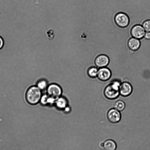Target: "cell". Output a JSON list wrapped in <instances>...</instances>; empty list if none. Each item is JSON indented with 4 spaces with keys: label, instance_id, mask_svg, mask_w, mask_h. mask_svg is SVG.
Wrapping results in <instances>:
<instances>
[{
    "label": "cell",
    "instance_id": "6da1fadb",
    "mask_svg": "<svg viewBox=\"0 0 150 150\" xmlns=\"http://www.w3.org/2000/svg\"><path fill=\"white\" fill-rule=\"evenodd\" d=\"M121 83L118 80H114L105 88L104 94L105 97L109 100L117 98L119 96V87Z\"/></svg>",
    "mask_w": 150,
    "mask_h": 150
},
{
    "label": "cell",
    "instance_id": "7a4b0ae2",
    "mask_svg": "<svg viewBox=\"0 0 150 150\" xmlns=\"http://www.w3.org/2000/svg\"><path fill=\"white\" fill-rule=\"evenodd\" d=\"M41 94V90L37 86H31L26 91L25 95L26 101L30 105H36L40 101Z\"/></svg>",
    "mask_w": 150,
    "mask_h": 150
},
{
    "label": "cell",
    "instance_id": "3957f363",
    "mask_svg": "<svg viewBox=\"0 0 150 150\" xmlns=\"http://www.w3.org/2000/svg\"><path fill=\"white\" fill-rule=\"evenodd\" d=\"M115 21L118 26L121 28H125L128 25L129 19L127 14L124 13L120 12L115 15Z\"/></svg>",
    "mask_w": 150,
    "mask_h": 150
},
{
    "label": "cell",
    "instance_id": "277c9868",
    "mask_svg": "<svg viewBox=\"0 0 150 150\" xmlns=\"http://www.w3.org/2000/svg\"><path fill=\"white\" fill-rule=\"evenodd\" d=\"M47 94L50 96L54 98L56 100L60 97L62 95V88L58 85L52 83L47 87Z\"/></svg>",
    "mask_w": 150,
    "mask_h": 150
},
{
    "label": "cell",
    "instance_id": "5b68a950",
    "mask_svg": "<svg viewBox=\"0 0 150 150\" xmlns=\"http://www.w3.org/2000/svg\"><path fill=\"white\" fill-rule=\"evenodd\" d=\"M107 116L108 121L114 124L118 122L121 118L120 111L114 108H111L108 111Z\"/></svg>",
    "mask_w": 150,
    "mask_h": 150
},
{
    "label": "cell",
    "instance_id": "8992f818",
    "mask_svg": "<svg viewBox=\"0 0 150 150\" xmlns=\"http://www.w3.org/2000/svg\"><path fill=\"white\" fill-rule=\"evenodd\" d=\"M146 32L142 25L139 24L134 26L131 30L132 37L139 40L144 37Z\"/></svg>",
    "mask_w": 150,
    "mask_h": 150
},
{
    "label": "cell",
    "instance_id": "52a82bcc",
    "mask_svg": "<svg viewBox=\"0 0 150 150\" xmlns=\"http://www.w3.org/2000/svg\"><path fill=\"white\" fill-rule=\"evenodd\" d=\"M110 62L109 57L107 55L104 54L98 55L94 60V63L96 66L99 68L106 67Z\"/></svg>",
    "mask_w": 150,
    "mask_h": 150
},
{
    "label": "cell",
    "instance_id": "ba28073f",
    "mask_svg": "<svg viewBox=\"0 0 150 150\" xmlns=\"http://www.w3.org/2000/svg\"><path fill=\"white\" fill-rule=\"evenodd\" d=\"M132 91V86L128 82L121 83L119 87V92L121 96L125 97L128 96L131 94Z\"/></svg>",
    "mask_w": 150,
    "mask_h": 150
},
{
    "label": "cell",
    "instance_id": "9c48e42d",
    "mask_svg": "<svg viewBox=\"0 0 150 150\" xmlns=\"http://www.w3.org/2000/svg\"><path fill=\"white\" fill-rule=\"evenodd\" d=\"M111 75L112 73L110 69L105 67L99 69L97 77L101 81H106L110 78Z\"/></svg>",
    "mask_w": 150,
    "mask_h": 150
},
{
    "label": "cell",
    "instance_id": "30bf717a",
    "mask_svg": "<svg viewBox=\"0 0 150 150\" xmlns=\"http://www.w3.org/2000/svg\"><path fill=\"white\" fill-rule=\"evenodd\" d=\"M128 45L130 49L133 51H136L140 47V42L139 39L132 37L129 39Z\"/></svg>",
    "mask_w": 150,
    "mask_h": 150
},
{
    "label": "cell",
    "instance_id": "8fae6325",
    "mask_svg": "<svg viewBox=\"0 0 150 150\" xmlns=\"http://www.w3.org/2000/svg\"><path fill=\"white\" fill-rule=\"evenodd\" d=\"M117 147L115 142L112 140L109 139L103 142L102 148L104 150H116Z\"/></svg>",
    "mask_w": 150,
    "mask_h": 150
},
{
    "label": "cell",
    "instance_id": "7c38bea8",
    "mask_svg": "<svg viewBox=\"0 0 150 150\" xmlns=\"http://www.w3.org/2000/svg\"><path fill=\"white\" fill-rule=\"evenodd\" d=\"M55 103L57 108L62 109L67 106V102L65 98L60 97L56 100Z\"/></svg>",
    "mask_w": 150,
    "mask_h": 150
},
{
    "label": "cell",
    "instance_id": "4fadbf2b",
    "mask_svg": "<svg viewBox=\"0 0 150 150\" xmlns=\"http://www.w3.org/2000/svg\"><path fill=\"white\" fill-rule=\"evenodd\" d=\"M114 108L119 111L123 110L125 107V102L121 100H118L116 101L113 105Z\"/></svg>",
    "mask_w": 150,
    "mask_h": 150
},
{
    "label": "cell",
    "instance_id": "5bb4252c",
    "mask_svg": "<svg viewBox=\"0 0 150 150\" xmlns=\"http://www.w3.org/2000/svg\"><path fill=\"white\" fill-rule=\"evenodd\" d=\"M98 70L97 67L94 66L91 67L88 70V74L91 78H96L97 77Z\"/></svg>",
    "mask_w": 150,
    "mask_h": 150
},
{
    "label": "cell",
    "instance_id": "9a60e30c",
    "mask_svg": "<svg viewBox=\"0 0 150 150\" xmlns=\"http://www.w3.org/2000/svg\"><path fill=\"white\" fill-rule=\"evenodd\" d=\"M47 83L45 80H42L39 81L37 84V86L41 90L45 89L47 88Z\"/></svg>",
    "mask_w": 150,
    "mask_h": 150
},
{
    "label": "cell",
    "instance_id": "2e32d148",
    "mask_svg": "<svg viewBox=\"0 0 150 150\" xmlns=\"http://www.w3.org/2000/svg\"><path fill=\"white\" fill-rule=\"evenodd\" d=\"M142 26L146 32H150V19L145 21L143 23Z\"/></svg>",
    "mask_w": 150,
    "mask_h": 150
},
{
    "label": "cell",
    "instance_id": "e0dca14e",
    "mask_svg": "<svg viewBox=\"0 0 150 150\" xmlns=\"http://www.w3.org/2000/svg\"><path fill=\"white\" fill-rule=\"evenodd\" d=\"M48 96L47 94H44L42 96L40 101L42 105H45L47 104V100Z\"/></svg>",
    "mask_w": 150,
    "mask_h": 150
},
{
    "label": "cell",
    "instance_id": "ac0fdd59",
    "mask_svg": "<svg viewBox=\"0 0 150 150\" xmlns=\"http://www.w3.org/2000/svg\"><path fill=\"white\" fill-rule=\"evenodd\" d=\"M56 100L54 98L49 96L47 100V104L52 105L55 103Z\"/></svg>",
    "mask_w": 150,
    "mask_h": 150
},
{
    "label": "cell",
    "instance_id": "d6986e66",
    "mask_svg": "<svg viewBox=\"0 0 150 150\" xmlns=\"http://www.w3.org/2000/svg\"><path fill=\"white\" fill-rule=\"evenodd\" d=\"M4 45V41L2 38L0 36V51L3 48Z\"/></svg>",
    "mask_w": 150,
    "mask_h": 150
},
{
    "label": "cell",
    "instance_id": "ffe728a7",
    "mask_svg": "<svg viewBox=\"0 0 150 150\" xmlns=\"http://www.w3.org/2000/svg\"><path fill=\"white\" fill-rule=\"evenodd\" d=\"M144 38L147 40H150V32H146Z\"/></svg>",
    "mask_w": 150,
    "mask_h": 150
},
{
    "label": "cell",
    "instance_id": "44dd1931",
    "mask_svg": "<svg viewBox=\"0 0 150 150\" xmlns=\"http://www.w3.org/2000/svg\"><path fill=\"white\" fill-rule=\"evenodd\" d=\"M64 109L65 112H69L70 110V108L67 106Z\"/></svg>",
    "mask_w": 150,
    "mask_h": 150
},
{
    "label": "cell",
    "instance_id": "7402d4cb",
    "mask_svg": "<svg viewBox=\"0 0 150 150\" xmlns=\"http://www.w3.org/2000/svg\"><path fill=\"white\" fill-rule=\"evenodd\" d=\"M123 82H128V79L127 78H125L123 79Z\"/></svg>",
    "mask_w": 150,
    "mask_h": 150
}]
</instances>
